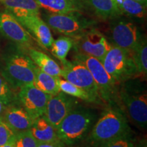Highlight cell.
Listing matches in <instances>:
<instances>
[{"instance_id": "6da1fadb", "label": "cell", "mask_w": 147, "mask_h": 147, "mask_svg": "<svg viewBox=\"0 0 147 147\" xmlns=\"http://www.w3.org/2000/svg\"><path fill=\"white\" fill-rule=\"evenodd\" d=\"M112 104L103 112L89 134V141L95 147L122 138L131 136L127 117L120 107Z\"/></svg>"}, {"instance_id": "7a4b0ae2", "label": "cell", "mask_w": 147, "mask_h": 147, "mask_svg": "<svg viewBox=\"0 0 147 147\" xmlns=\"http://www.w3.org/2000/svg\"><path fill=\"white\" fill-rule=\"evenodd\" d=\"M36 65L23 49L16 47L5 53L0 74L13 89L34 84Z\"/></svg>"}, {"instance_id": "3957f363", "label": "cell", "mask_w": 147, "mask_h": 147, "mask_svg": "<svg viewBox=\"0 0 147 147\" xmlns=\"http://www.w3.org/2000/svg\"><path fill=\"white\" fill-rule=\"evenodd\" d=\"M121 84L117 91V103L122 106L121 109L134 124L140 128L145 129L147 125L146 89L134 79Z\"/></svg>"}, {"instance_id": "277c9868", "label": "cell", "mask_w": 147, "mask_h": 147, "mask_svg": "<svg viewBox=\"0 0 147 147\" xmlns=\"http://www.w3.org/2000/svg\"><path fill=\"white\" fill-rule=\"evenodd\" d=\"M96 118V114L91 110L74 108L57 127L59 139L67 146L79 142L89 133Z\"/></svg>"}, {"instance_id": "5b68a950", "label": "cell", "mask_w": 147, "mask_h": 147, "mask_svg": "<svg viewBox=\"0 0 147 147\" xmlns=\"http://www.w3.org/2000/svg\"><path fill=\"white\" fill-rule=\"evenodd\" d=\"M109 38L113 46L132 53L145 36L135 21L121 15L110 20Z\"/></svg>"}, {"instance_id": "8992f818", "label": "cell", "mask_w": 147, "mask_h": 147, "mask_svg": "<svg viewBox=\"0 0 147 147\" xmlns=\"http://www.w3.org/2000/svg\"><path fill=\"white\" fill-rule=\"evenodd\" d=\"M101 61L117 84L139 77L131 53L124 49L112 45Z\"/></svg>"}, {"instance_id": "52a82bcc", "label": "cell", "mask_w": 147, "mask_h": 147, "mask_svg": "<svg viewBox=\"0 0 147 147\" xmlns=\"http://www.w3.org/2000/svg\"><path fill=\"white\" fill-rule=\"evenodd\" d=\"M42 19L55 32L75 38L90 29L94 28L96 21L84 17L80 12L69 14H42Z\"/></svg>"}, {"instance_id": "ba28073f", "label": "cell", "mask_w": 147, "mask_h": 147, "mask_svg": "<svg viewBox=\"0 0 147 147\" xmlns=\"http://www.w3.org/2000/svg\"><path fill=\"white\" fill-rule=\"evenodd\" d=\"M74 59L83 63L91 72L102 100L109 105L115 104L117 100V84L106 71L102 61L93 57L76 53L74 55Z\"/></svg>"}, {"instance_id": "9c48e42d", "label": "cell", "mask_w": 147, "mask_h": 147, "mask_svg": "<svg viewBox=\"0 0 147 147\" xmlns=\"http://www.w3.org/2000/svg\"><path fill=\"white\" fill-rule=\"evenodd\" d=\"M73 39L75 53L93 57L100 61L112 47L106 36L95 27Z\"/></svg>"}, {"instance_id": "30bf717a", "label": "cell", "mask_w": 147, "mask_h": 147, "mask_svg": "<svg viewBox=\"0 0 147 147\" xmlns=\"http://www.w3.org/2000/svg\"><path fill=\"white\" fill-rule=\"evenodd\" d=\"M62 65L61 77L102 100L94 79L83 63L76 59L72 61L66 60Z\"/></svg>"}, {"instance_id": "8fae6325", "label": "cell", "mask_w": 147, "mask_h": 147, "mask_svg": "<svg viewBox=\"0 0 147 147\" xmlns=\"http://www.w3.org/2000/svg\"><path fill=\"white\" fill-rule=\"evenodd\" d=\"M0 34L24 51L34 46V39L13 15L0 12Z\"/></svg>"}, {"instance_id": "7c38bea8", "label": "cell", "mask_w": 147, "mask_h": 147, "mask_svg": "<svg viewBox=\"0 0 147 147\" xmlns=\"http://www.w3.org/2000/svg\"><path fill=\"white\" fill-rule=\"evenodd\" d=\"M52 95L44 93L34 86L27 84L19 89L17 101L33 120L45 115L48 101Z\"/></svg>"}, {"instance_id": "4fadbf2b", "label": "cell", "mask_w": 147, "mask_h": 147, "mask_svg": "<svg viewBox=\"0 0 147 147\" xmlns=\"http://www.w3.org/2000/svg\"><path fill=\"white\" fill-rule=\"evenodd\" d=\"M76 106L77 102L73 97L60 91L49 98L45 116L57 129L63 119Z\"/></svg>"}, {"instance_id": "5bb4252c", "label": "cell", "mask_w": 147, "mask_h": 147, "mask_svg": "<svg viewBox=\"0 0 147 147\" xmlns=\"http://www.w3.org/2000/svg\"><path fill=\"white\" fill-rule=\"evenodd\" d=\"M33 39L46 49H49L53 40L50 27L40 16L32 15L16 18Z\"/></svg>"}, {"instance_id": "9a60e30c", "label": "cell", "mask_w": 147, "mask_h": 147, "mask_svg": "<svg viewBox=\"0 0 147 147\" xmlns=\"http://www.w3.org/2000/svg\"><path fill=\"white\" fill-rule=\"evenodd\" d=\"M0 117L16 134L29 129L34 122L26 110L16 102L7 106Z\"/></svg>"}, {"instance_id": "2e32d148", "label": "cell", "mask_w": 147, "mask_h": 147, "mask_svg": "<svg viewBox=\"0 0 147 147\" xmlns=\"http://www.w3.org/2000/svg\"><path fill=\"white\" fill-rule=\"evenodd\" d=\"M40 8L49 14H69L85 10L84 0H35Z\"/></svg>"}, {"instance_id": "e0dca14e", "label": "cell", "mask_w": 147, "mask_h": 147, "mask_svg": "<svg viewBox=\"0 0 147 147\" xmlns=\"http://www.w3.org/2000/svg\"><path fill=\"white\" fill-rule=\"evenodd\" d=\"M0 3L16 18L41 15L39 5L35 0H0Z\"/></svg>"}, {"instance_id": "ac0fdd59", "label": "cell", "mask_w": 147, "mask_h": 147, "mask_svg": "<svg viewBox=\"0 0 147 147\" xmlns=\"http://www.w3.org/2000/svg\"><path fill=\"white\" fill-rule=\"evenodd\" d=\"M29 130L38 143L60 142L56 129L47 120L45 115L34 120Z\"/></svg>"}, {"instance_id": "d6986e66", "label": "cell", "mask_w": 147, "mask_h": 147, "mask_svg": "<svg viewBox=\"0 0 147 147\" xmlns=\"http://www.w3.org/2000/svg\"><path fill=\"white\" fill-rule=\"evenodd\" d=\"M31 59L38 68L42 71L52 75L53 76H61V68L59 64L45 53L38 51L34 47L29 48L25 51Z\"/></svg>"}, {"instance_id": "ffe728a7", "label": "cell", "mask_w": 147, "mask_h": 147, "mask_svg": "<svg viewBox=\"0 0 147 147\" xmlns=\"http://www.w3.org/2000/svg\"><path fill=\"white\" fill-rule=\"evenodd\" d=\"M95 14L101 19L107 21L123 15L115 0H84Z\"/></svg>"}, {"instance_id": "44dd1931", "label": "cell", "mask_w": 147, "mask_h": 147, "mask_svg": "<svg viewBox=\"0 0 147 147\" xmlns=\"http://www.w3.org/2000/svg\"><path fill=\"white\" fill-rule=\"evenodd\" d=\"M60 77L52 75L42 71L38 67L35 69V78L34 84L36 87L44 93L50 95H55L61 91L59 85Z\"/></svg>"}, {"instance_id": "7402d4cb", "label": "cell", "mask_w": 147, "mask_h": 147, "mask_svg": "<svg viewBox=\"0 0 147 147\" xmlns=\"http://www.w3.org/2000/svg\"><path fill=\"white\" fill-rule=\"evenodd\" d=\"M123 15L135 21H143L146 16L147 5L134 0H115Z\"/></svg>"}, {"instance_id": "603a6c76", "label": "cell", "mask_w": 147, "mask_h": 147, "mask_svg": "<svg viewBox=\"0 0 147 147\" xmlns=\"http://www.w3.org/2000/svg\"><path fill=\"white\" fill-rule=\"evenodd\" d=\"M59 85L61 91L73 97H76V98L80 99V100L90 103L100 104L102 102V100L93 96L87 91H84L81 88H79L74 84L70 83L65 79L59 78Z\"/></svg>"}, {"instance_id": "cb8c5ba5", "label": "cell", "mask_w": 147, "mask_h": 147, "mask_svg": "<svg viewBox=\"0 0 147 147\" xmlns=\"http://www.w3.org/2000/svg\"><path fill=\"white\" fill-rule=\"evenodd\" d=\"M74 45V39L70 37L62 36L53 40L50 48L53 55L63 63L67 60V55Z\"/></svg>"}, {"instance_id": "d4e9b609", "label": "cell", "mask_w": 147, "mask_h": 147, "mask_svg": "<svg viewBox=\"0 0 147 147\" xmlns=\"http://www.w3.org/2000/svg\"><path fill=\"white\" fill-rule=\"evenodd\" d=\"M136 66L139 77L146 78L147 75V42L144 36L136 49L131 53Z\"/></svg>"}, {"instance_id": "484cf974", "label": "cell", "mask_w": 147, "mask_h": 147, "mask_svg": "<svg viewBox=\"0 0 147 147\" xmlns=\"http://www.w3.org/2000/svg\"><path fill=\"white\" fill-rule=\"evenodd\" d=\"M0 100L5 106L10 105L17 101V97L14 95L12 89L6 80L0 74Z\"/></svg>"}, {"instance_id": "4316f807", "label": "cell", "mask_w": 147, "mask_h": 147, "mask_svg": "<svg viewBox=\"0 0 147 147\" xmlns=\"http://www.w3.org/2000/svg\"><path fill=\"white\" fill-rule=\"evenodd\" d=\"M38 144V141L29 129L16 134L15 147H37Z\"/></svg>"}, {"instance_id": "83f0119b", "label": "cell", "mask_w": 147, "mask_h": 147, "mask_svg": "<svg viewBox=\"0 0 147 147\" xmlns=\"http://www.w3.org/2000/svg\"><path fill=\"white\" fill-rule=\"evenodd\" d=\"M16 134L5 123L0 117V146L15 140Z\"/></svg>"}, {"instance_id": "f1b7e54d", "label": "cell", "mask_w": 147, "mask_h": 147, "mask_svg": "<svg viewBox=\"0 0 147 147\" xmlns=\"http://www.w3.org/2000/svg\"><path fill=\"white\" fill-rule=\"evenodd\" d=\"M100 147H138L131 139V136L125 137L115 140Z\"/></svg>"}, {"instance_id": "f546056e", "label": "cell", "mask_w": 147, "mask_h": 147, "mask_svg": "<svg viewBox=\"0 0 147 147\" xmlns=\"http://www.w3.org/2000/svg\"><path fill=\"white\" fill-rule=\"evenodd\" d=\"M65 144L63 142H40L38 144L37 147H64Z\"/></svg>"}, {"instance_id": "4dcf8cb0", "label": "cell", "mask_w": 147, "mask_h": 147, "mask_svg": "<svg viewBox=\"0 0 147 147\" xmlns=\"http://www.w3.org/2000/svg\"><path fill=\"white\" fill-rule=\"evenodd\" d=\"M7 106H5L4 104V103H3L2 101L0 100V117H1V115H2V114L3 112H4V110L5 109V108H6Z\"/></svg>"}, {"instance_id": "1f68e13d", "label": "cell", "mask_w": 147, "mask_h": 147, "mask_svg": "<svg viewBox=\"0 0 147 147\" xmlns=\"http://www.w3.org/2000/svg\"><path fill=\"white\" fill-rule=\"evenodd\" d=\"M14 141H15V140H14ZM14 142L8 143V144L2 145V146H0V147H15V144H14Z\"/></svg>"}, {"instance_id": "d6a6232c", "label": "cell", "mask_w": 147, "mask_h": 147, "mask_svg": "<svg viewBox=\"0 0 147 147\" xmlns=\"http://www.w3.org/2000/svg\"><path fill=\"white\" fill-rule=\"evenodd\" d=\"M134 1L142 3V4H143V5H147V0H134Z\"/></svg>"}, {"instance_id": "836d02e7", "label": "cell", "mask_w": 147, "mask_h": 147, "mask_svg": "<svg viewBox=\"0 0 147 147\" xmlns=\"http://www.w3.org/2000/svg\"><path fill=\"white\" fill-rule=\"evenodd\" d=\"M138 147H147L146 140L143 141V142H142V143H141V144L140 145V146H138Z\"/></svg>"}]
</instances>
